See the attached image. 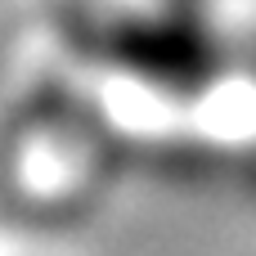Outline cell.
I'll return each instance as SVG.
<instances>
[{"label": "cell", "instance_id": "7a4b0ae2", "mask_svg": "<svg viewBox=\"0 0 256 256\" xmlns=\"http://www.w3.org/2000/svg\"><path fill=\"white\" fill-rule=\"evenodd\" d=\"M171 4H194V9H207V0H171Z\"/></svg>", "mask_w": 256, "mask_h": 256}, {"label": "cell", "instance_id": "6da1fadb", "mask_svg": "<svg viewBox=\"0 0 256 256\" xmlns=\"http://www.w3.org/2000/svg\"><path fill=\"white\" fill-rule=\"evenodd\" d=\"M99 58L166 99H198L225 72V45L207 9L153 0L99 22Z\"/></svg>", "mask_w": 256, "mask_h": 256}]
</instances>
